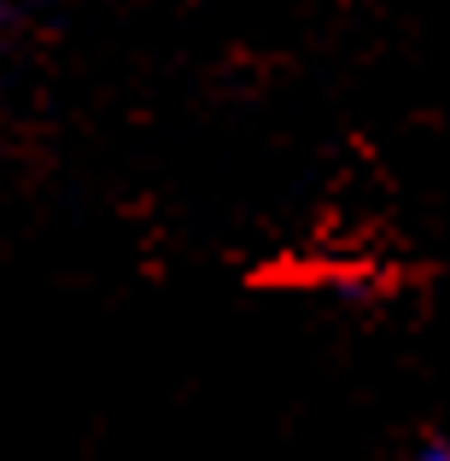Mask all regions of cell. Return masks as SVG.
<instances>
[{
	"label": "cell",
	"mask_w": 450,
	"mask_h": 461,
	"mask_svg": "<svg viewBox=\"0 0 450 461\" xmlns=\"http://www.w3.org/2000/svg\"><path fill=\"white\" fill-rule=\"evenodd\" d=\"M409 461H450V432H439V438H427Z\"/></svg>",
	"instance_id": "obj_1"
}]
</instances>
